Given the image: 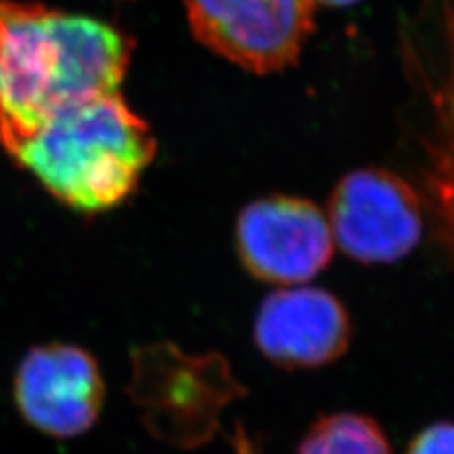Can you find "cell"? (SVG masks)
Returning a JSON list of instances; mask_svg holds the SVG:
<instances>
[{"instance_id":"cell-10","label":"cell","mask_w":454,"mask_h":454,"mask_svg":"<svg viewBox=\"0 0 454 454\" xmlns=\"http://www.w3.org/2000/svg\"><path fill=\"white\" fill-rule=\"evenodd\" d=\"M407 454H454V424L439 422L422 430Z\"/></svg>"},{"instance_id":"cell-1","label":"cell","mask_w":454,"mask_h":454,"mask_svg":"<svg viewBox=\"0 0 454 454\" xmlns=\"http://www.w3.org/2000/svg\"><path fill=\"white\" fill-rule=\"evenodd\" d=\"M133 42L101 20L0 0V135L120 93Z\"/></svg>"},{"instance_id":"cell-7","label":"cell","mask_w":454,"mask_h":454,"mask_svg":"<svg viewBox=\"0 0 454 454\" xmlns=\"http://www.w3.org/2000/svg\"><path fill=\"white\" fill-rule=\"evenodd\" d=\"M13 395L27 424L55 439H73L93 428L106 388L101 367L88 350L51 343L25 354Z\"/></svg>"},{"instance_id":"cell-9","label":"cell","mask_w":454,"mask_h":454,"mask_svg":"<svg viewBox=\"0 0 454 454\" xmlns=\"http://www.w3.org/2000/svg\"><path fill=\"white\" fill-rule=\"evenodd\" d=\"M300 454H392L388 437L369 417L335 413L312 424Z\"/></svg>"},{"instance_id":"cell-11","label":"cell","mask_w":454,"mask_h":454,"mask_svg":"<svg viewBox=\"0 0 454 454\" xmlns=\"http://www.w3.org/2000/svg\"><path fill=\"white\" fill-rule=\"evenodd\" d=\"M324 4V6H350L358 0H315V4Z\"/></svg>"},{"instance_id":"cell-5","label":"cell","mask_w":454,"mask_h":454,"mask_svg":"<svg viewBox=\"0 0 454 454\" xmlns=\"http://www.w3.org/2000/svg\"><path fill=\"white\" fill-rule=\"evenodd\" d=\"M333 243L362 263L405 258L422 237L417 192L387 168H358L337 182L328 205Z\"/></svg>"},{"instance_id":"cell-2","label":"cell","mask_w":454,"mask_h":454,"mask_svg":"<svg viewBox=\"0 0 454 454\" xmlns=\"http://www.w3.org/2000/svg\"><path fill=\"white\" fill-rule=\"evenodd\" d=\"M0 146L55 199L78 212H105L129 197L155 158L148 123L120 93L55 112Z\"/></svg>"},{"instance_id":"cell-8","label":"cell","mask_w":454,"mask_h":454,"mask_svg":"<svg viewBox=\"0 0 454 454\" xmlns=\"http://www.w3.org/2000/svg\"><path fill=\"white\" fill-rule=\"evenodd\" d=\"M350 318L337 297L320 288L277 290L255 318V345L267 360L288 369L332 364L350 345Z\"/></svg>"},{"instance_id":"cell-3","label":"cell","mask_w":454,"mask_h":454,"mask_svg":"<svg viewBox=\"0 0 454 454\" xmlns=\"http://www.w3.org/2000/svg\"><path fill=\"white\" fill-rule=\"evenodd\" d=\"M230 367L216 356H190L161 343L133 354L131 397L152 434L182 447L212 434L222 407L239 395Z\"/></svg>"},{"instance_id":"cell-4","label":"cell","mask_w":454,"mask_h":454,"mask_svg":"<svg viewBox=\"0 0 454 454\" xmlns=\"http://www.w3.org/2000/svg\"><path fill=\"white\" fill-rule=\"evenodd\" d=\"M193 36L255 74L297 61L312 31L315 0H182Z\"/></svg>"},{"instance_id":"cell-6","label":"cell","mask_w":454,"mask_h":454,"mask_svg":"<svg viewBox=\"0 0 454 454\" xmlns=\"http://www.w3.org/2000/svg\"><path fill=\"white\" fill-rule=\"evenodd\" d=\"M235 243L247 271L269 284H301L328 267L333 235L324 210L309 199L273 195L240 210Z\"/></svg>"}]
</instances>
